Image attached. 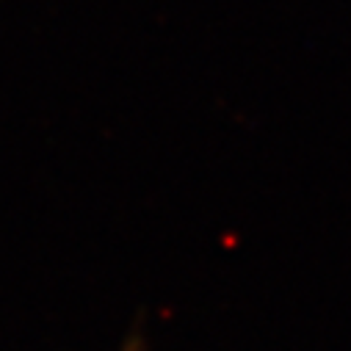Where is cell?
<instances>
[{"label": "cell", "mask_w": 351, "mask_h": 351, "mask_svg": "<svg viewBox=\"0 0 351 351\" xmlns=\"http://www.w3.org/2000/svg\"><path fill=\"white\" fill-rule=\"evenodd\" d=\"M119 351H149V340H147V332H144V321H133L128 335L122 337V346Z\"/></svg>", "instance_id": "obj_1"}]
</instances>
